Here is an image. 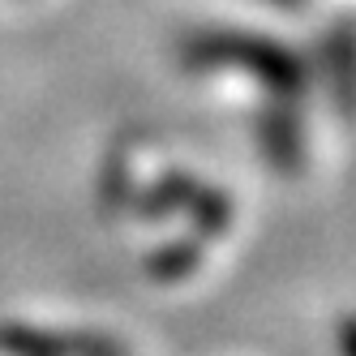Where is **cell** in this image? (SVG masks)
Returning <instances> with one entry per match:
<instances>
[{
	"mask_svg": "<svg viewBox=\"0 0 356 356\" xmlns=\"http://www.w3.org/2000/svg\"><path fill=\"white\" fill-rule=\"evenodd\" d=\"M0 356H150L129 326L73 309H13L0 318Z\"/></svg>",
	"mask_w": 356,
	"mask_h": 356,
	"instance_id": "6da1fadb",
	"label": "cell"
}]
</instances>
